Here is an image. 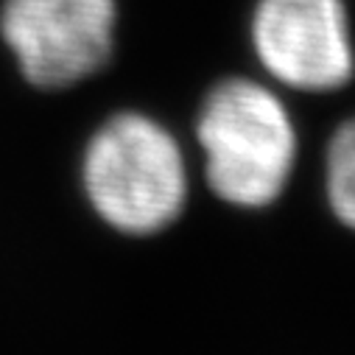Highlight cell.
<instances>
[{"instance_id": "cell-5", "label": "cell", "mask_w": 355, "mask_h": 355, "mask_svg": "<svg viewBox=\"0 0 355 355\" xmlns=\"http://www.w3.org/2000/svg\"><path fill=\"white\" fill-rule=\"evenodd\" d=\"M327 196L338 221L355 230V121L344 123L330 140Z\"/></svg>"}, {"instance_id": "cell-1", "label": "cell", "mask_w": 355, "mask_h": 355, "mask_svg": "<svg viewBox=\"0 0 355 355\" xmlns=\"http://www.w3.org/2000/svg\"><path fill=\"white\" fill-rule=\"evenodd\" d=\"M81 188L112 230L137 238L157 235L182 216L188 202L182 146L146 112H115L84 146Z\"/></svg>"}, {"instance_id": "cell-4", "label": "cell", "mask_w": 355, "mask_h": 355, "mask_svg": "<svg viewBox=\"0 0 355 355\" xmlns=\"http://www.w3.org/2000/svg\"><path fill=\"white\" fill-rule=\"evenodd\" d=\"M249 40L263 70L294 90L324 93L352 76L341 0H257Z\"/></svg>"}, {"instance_id": "cell-2", "label": "cell", "mask_w": 355, "mask_h": 355, "mask_svg": "<svg viewBox=\"0 0 355 355\" xmlns=\"http://www.w3.org/2000/svg\"><path fill=\"white\" fill-rule=\"evenodd\" d=\"M210 191L235 207L277 202L297 159V132L275 90L252 78L213 84L196 115Z\"/></svg>"}, {"instance_id": "cell-3", "label": "cell", "mask_w": 355, "mask_h": 355, "mask_svg": "<svg viewBox=\"0 0 355 355\" xmlns=\"http://www.w3.org/2000/svg\"><path fill=\"white\" fill-rule=\"evenodd\" d=\"M121 23V0H0V45L40 93L73 90L104 73Z\"/></svg>"}]
</instances>
